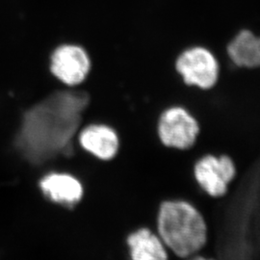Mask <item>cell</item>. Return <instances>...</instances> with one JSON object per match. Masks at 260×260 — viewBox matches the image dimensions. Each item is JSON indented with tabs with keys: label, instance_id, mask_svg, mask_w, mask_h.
<instances>
[{
	"label": "cell",
	"instance_id": "6da1fadb",
	"mask_svg": "<svg viewBox=\"0 0 260 260\" xmlns=\"http://www.w3.org/2000/svg\"><path fill=\"white\" fill-rule=\"evenodd\" d=\"M87 102L82 93H58L26 112L16 139L22 156L39 165L69 152Z\"/></svg>",
	"mask_w": 260,
	"mask_h": 260
},
{
	"label": "cell",
	"instance_id": "7a4b0ae2",
	"mask_svg": "<svg viewBox=\"0 0 260 260\" xmlns=\"http://www.w3.org/2000/svg\"><path fill=\"white\" fill-rule=\"evenodd\" d=\"M156 233L168 251L186 259L205 249L208 226L198 207L183 200H167L158 207Z\"/></svg>",
	"mask_w": 260,
	"mask_h": 260
},
{
	"label": "cell",
	"instance_id": "3957f363",
	"mask_svg": "<svg viewBox=\"0 0 260 260\" xmlns=\"http://www.w3.org/2000/svg\"><path fill=\"white\" fill-rule=\"evenodd\" d=\"M196 182L206 195L220 199L228 194L230 185L237 176V168L228 154H205L194 164Z\"/></svg>",
	"mask_w": 260,
	"mask_h": 260
},
{
	"label": "cell",
	"instance_id": "277c9868",
	"mask_svg": "<svg viewBox=\"0 0 260 260\" xmlns=\"http://www.w3.org/2000/svg\"><path fill=\"white\" fill-rule=\"evenodd\" d=\"M157 134L162 146L169 149L189 150L197 143L200 124L182 107H171L158 120Z\"/></svg>",
	"mask_w": 260,
	"mask_h": 260
},
{
	"label": "cell",
	"instance_id": "5b68a950",
	"mask_svg": "<svg viewBox=\"0 0 260 260\" xmlns=\"http://www.w3.org/2000/svg\"><path fill=\"white\" fill-rule=\"evenodd\" d=\"M176 69L184 83L201 89L212 88L219 78V64L204 47H193L182 52L177 58Z\"/></svg>",
	"mask_w": 260,
	"mask_h": 260
},
{
	"label": "cell",
	"instance_id": "8992f818",
	"mask_svg": "<svg viewBox=\"0 0 260 260\" xmlns=\"http://www.w3.org/2000/svg\"><path fill=\"white\" fill-rule=\"evenodd\" d=\"M91 69V61L82 47L63 45L56 48L50 58V71L58 80L76 86L86 79Z\"/></svg>",
	"mask_w": 260,
	"mask_h": 260
},
{
	"label": "cell",
	"instance_id": "52a82bcc",
	"mask_svg": "<svg viewBox=\"0 0 260 260\" xmlns=\"http://www.w3.org/2000/svg\"><path fill=\"white\" fill-rule=\"evenodd\" d=\"M131 260H169L170 254L157 233L141 228L127 237Z\"/></svg>",
	"mask_w": 260,
	"mask_h": 260
},
{
	"label": "cell",
	"instance_id": "ba28073f",
	"mask_svg": "<svg viewBox=\"0 0 260 260\" xmlns=\"http://www.w3.org/2000/svg\"><path fill=\"white\" fill-rule=\"evenodd\" d=\"M80 144L84 149L96 157L109 160L114 157L120 147L117 133L106 125H90L80 134Z\"/></svg>",
	"mask_w": 260,
	"mask_h": 260
},
{
	"label": "cell",
	"instance_id": "9c48e42d",
	"mask_svg": "<svg viewBox=\"0 0 260 260\" xmlns=\"http://www.w3.org/2000/svg\"><path fill=\"white\" fill-rule=\"evenodd\" d=\"M42 191L53 202L63 205H75L83 194L80 182L75 177L64 174H51L40 183Z\"/></svg>",
	"mask_w": 260,
	"mask_h": 260
},
{
	"label": "cell",
	"instance_id": "30bf717a",
	"mask_svg": "<svg viewBox=\"0 0 260 260\" xmlns=\"http://www.w3.org/2000/svg\"><path fill=\"white\" fill-rule=\"evenodd\" d=\"M228 54L238 67L259 68L260 37L250 30H242L228 46Z\"/></svg>",
	"mask_w": 260,
	"mask_h": 260
},
{
	"label": "cell",
	"instance_id": "8fae6325",
	"mask_svg": "<svg viewBox=\"0 0 260 260\" xmlns=\"http://www.w3.org/2000/svg\"><path fill=\"white\" fill-rule=\"evenodd\" d=\"M186 260H220L217 259V258H213L212 256L208 257V256H205V254H197V255H192L188 258H186Z\"/></svg>",
	"mask_w": 260,
	"mask_h": 260
}]
</instances>
